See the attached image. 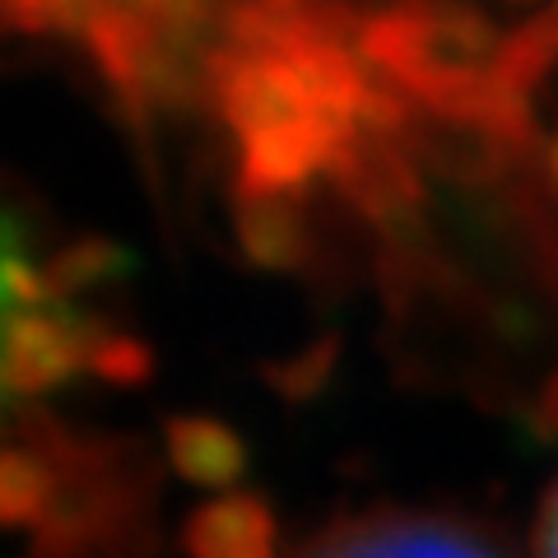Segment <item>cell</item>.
Listing matches in <instances>:
<instances>
[{
	"instance_id": "2",
	"label": "cell",
	"mask_w": 558,
	"mask_h": 558,
	"mask_svg": "<svg viewBox=\"0 0 558 558\" xmlns=\"http://www.w3.org/2000/svg\"><path fill=\"white\" fill-rule=\"evenodd\" d=\"M293 558H508V549L457 517L363 512L317 531Z\"/></svg>"
},
{
	"instance_id": "1",
	"label": "cell",
	"mask_w": 558,
	"mask_h": 558,
	"mask_svg": "<svg viewBox=\"0 0 558 558\" xmlns=\"http://www.w3.org/2000/svg\"><path fill=\"white\" fill-rule=\"evenodd\" d=\"M260 266L433 317L470 209L558 215V10H33Z\"/></svg>"
},
{
	"instance_id": "3",
	"label": "cell",
	"mask_w": 558,
	"mask_h": 558,
	"mask_svg": "<svg viewBox=\"0 0 558 558\" xmlns=\"http://www.w3.org/2000/svg\"><path fill=\"white\" fill-rule=\"evenodd\" d=\"M539 558H558V484L545 502V517H539Z\"/></svg>"
}]
</instances>
